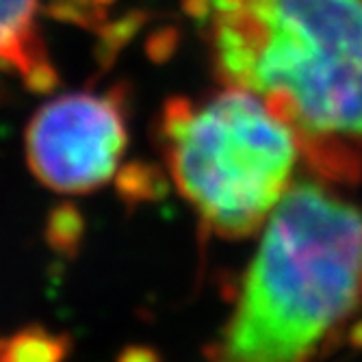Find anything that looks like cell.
I'll return each mask as SVG.
<instances>
[{
	"instance_id": "6da1fadb",
	"label": "cell",
	"mask_w": 362,
	"mask_h": 362,
	"mask_svg": "<svg viewBox=\"0 0 362 362\" xmlns=\"http://www.w3.org/2000/svg\"><path fill=\"white\" fill-rule=\"evenodd\" d=\"M226 87L258 95L300 137L313 176L362 170V0H187Z\"/></svg>"
},
{
	"instance_id": "7a4b0ae2",
	"label": "cell",
	"mask_w": 362,
	"mask_h": 362,
	"mask_svg": "<svg viewBox=\"0 0 362 362\" xmlns=\"http://www.w3.org/2000/svg\"><path fill=\"white\" fill-rule=\"evenodd\" d=\"M258 235L209 362H325L362 347V204L313 176Z\"/></svg>"
},
{
	"instance_id": "3957f363",
	"label": "cell",
	"mask_w": 362,
	"mask_h": 362,
	"mask_svg": "<svg viewBox=\"0 0 362 362\" xmlns=\"http://www.w3.org/2000/svg\"><path fill=\"white\" fill-rule=\"evenodd\" d=\"M158 146L202 228L228 241L260 233L304 163L288 122L258 95L226 85L204 98H172Z\"/></svg>"
},
{
	"instance_id": "277c9868",
	"label": "cell",
	"mask_w": 362,
	"mask_h": 362,
	"mask_svg": "<svg viewBox=\"0 0 362 362\" xmlns=\"http://www.w3.org/2000/svg\"><path fill=\"white\" fill-rule=\"evenodd\" d=\"M126 146V105L117 91L59 95L26 128L28 168L59 193H89L107 185Z\"/></svg>"
},
{
	"instance_id": "5b68a950",
	"label": "cell",
	"mask_w": 362,
	"mask_h": 362,
	"mask_svg": "<svg viewBox=\"0 0 362 362\" xmlns=\"http://www.w3.org/2000/svg\"><path fill=\"white\" fill-rule=\"evenodd\" d=\"M50 0H0V91L9 85L48 91L57 70L42 33V13Z\"/></svg>"
},
{
	"instance_id": "8992f818",
	"label": "cell",
	"mask_w": 362,
	"mask_h": 362,
	"mask_svg": "<svg viewBox=\"0 0 362 362\" xmlns=\"http://www.w3.org/2000/svg\"><path fill=\"white\" fill-rule=\"evenodd\" d=\"M65 341L48 332H20L0 341V362H59Z\"/></svg>"
},
{
	"instance_id": "52a82bcc",
	"label": "cell",
	"mask_w": 362,
	"mask_h": 362,
	"mask_svg": "<svg viewBox=\"0 0 362 362\" xmlns=\"http://www.w3.org/2000/svg\"><path fill=\"white\" fill-rule=\"evenodd\" d=\"M113 0H50V11L65 18L70 16L74 20H95L105 7H109Z\"/></svg>"
}]
</instances>
